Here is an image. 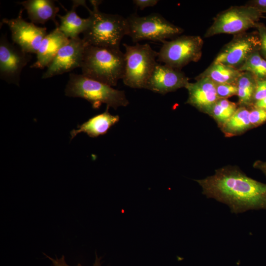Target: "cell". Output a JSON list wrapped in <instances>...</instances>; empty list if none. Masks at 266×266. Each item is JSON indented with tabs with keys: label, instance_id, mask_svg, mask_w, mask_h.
<instances>
[{
	"label": "cell",
	"instance_id": "5",
	"mask_svg": "<svg viewBox=\"0 0 266 266\" xmlns=\"http://www.w3.org/2000/svg\"><path fill=\"white\" fill-rule=\"evenodd\" d=\"M125 48V70L123 81L133 89H145L156 65L158 52L148 43L134 45L123 44Z\"/></svg>",
	"mask_w": 266,
	"mask_h": 266
},
{
	"label": "cell",
	"instance_id": "4",
	"mask_svg": "<svg viewBox=\"0 0 266 266\" xmlns=\"http://www.w3.org/2000/svg\"><path fill=\"white\" fill-rule=\"evenodd\" d=\"M65 92L66 96L86 100L94 108H99L102 103L115 109L129 104L124 91L114 89L82 74H69Z\"/></svg>",
	"mask_w": 266,
	"mask_h": 266
},
{
	"label": "cell",
	"instance_id": "13",
	"mask_svg": "<svg viewBox=\"0 0 266 266\" xmlns=\"http://www.w3.org/2000/svg\"><path fill=\"white\" fill-rule=\"evenodd\" d=\"M189 80L181 70L157 63L145 89L165 95L182 88H185L189 82Z\"/></svg>",
	"mask_w": 266,
	"mask_h": 266
},
{
	"label": "cell",
	"instance_id": "9",
	"mask_svg": "<svg viewBox=\"0 0 266 266\" xmlns=\"http://www.w3.org/2000/svg\"><path fill=\"white\" fill-rule=\"evenodd\" d=\"M260 42L257 32H247L233 35L213 60L238 70L255 52L259 51Z\"/></svg>",
	"mask_w": 266,
	"mask_h": 266
},
{
	"label": "cell",
	"instance_id": "17",
	"mask_svg": "<svg viewBox=\"0 0 266 266\" xmlns=\"http://www.w3.org/2000/svg\"><path fill=\"white\" fill-rule=\"evenodd\" d=\"M26 10L28 18L33 24H44L49 20L59 26L56 20L59 8L51 0H27L20 2Z\"/></svg>",
	"mask_w": 266,
	"mask_h": 266
},
{
	"label": "cell",
	"instance_id": "32",
	"mask_svg": "<svg viewBox=\"0 0 266 266\" xmlns=\"http://www.w3.org/2000/svg\"><path fill=\"white\" fill-rule=\"evenodd\" d=\"M252 106L261 108L266 110V98L255 102Z\"/></svg>",
	"mask_w": 266,
	"mask_h": 266
},
{
	"label": "cell",
	"instance_id": "23",
	"mask_svg": "<svg viewBox=\"0 0 266 266\" xmlns=\"http://www.w3.org/2000/svg\"><path fill=\"white\" fill-rule=\"evenodd\" d=\"M252 73L257 79L266 78V60L259 51L253 53L238 69Z\"/></svg>",
	"mask_w": 266,
	"mask_h": 266
},
{
	"label": "cell",
	"instance_id": "28",
	"mask_svg": "<svg viewBox=\"0 0 266 266\" xmlns=\"http://www.w3.org/2000/svg\"><path fill=\"white\" fill-rule=\"evenodd\" d=\"M46 257L49 259L51 262L52 266H70L66 263L65 256L63 255L60 258L56 257L55 259L52 258L49 256L44 254ZM101 257H99L96 253L95 260L92 266H102L101 262ZM75 266H83L80 264H78Z\"/></svg>",
	"mask_w": 266,
	"mask_h": 266
},
{
	"label": "cell",
	"instance_id": "31",
	"mask_svg": "<svg viewBox=\"0 0 266 266\" xmlns=\"http://www.w3.org/2000/svg\"><path fill=\"white\" fill-rule=\"evenodd\" d=\"M253 167L260 170L266 176V161H256L253 165Z\"/></svg>",
	"mask_w": 266,
	"mask_h": 266
},
{
	"label": "cell",
	"instance_id": "11",
	"mask_svg": "<svg viewBox=\"0 0 266 266\" xmlns=\"http://www.w3.org/2000/svg\"><path fill=\"white\" fill-rule=\"evenodd\" d=\"M31 59L30 54L10 43L6 35L1 34L0 38L1 79L19 85L21 71Z\"/></svg>",
	"mask_w": 266,
	"mask_h": 266
},
{
	"label": "cell",
	"instance_id": "10",
	"mask_svg": "<svg viewBox=\"0 0 266 266\" xmlns=\"http://www.w3.org/2000/svg\"><path fill=\"white\" fill-rule=\"evenodd\" d=\"M87 45L79 37L69 39L48 65L42 78H51L80 67Z\"/></svg>",
	"mask_w": 266,
	"mask_h": 266
},
{
	"label": "cell",
	"instance_id": "15",
	"mask_svg": "<svg viewBox=\"0 0 266 266\" xmlns=\"http://www.w3.org/2000/svg\"><path fill=\"white\" fill-rule=\"evenodd\" d=\"M68 40L56 27L43 39L36 53V60L30 67L43 69L47 67L60 48Z\"/></svg>",
	"mask_w": 266,
	"mask_h": 266
},
{
	"label": "cell",
	"instance_id": "24",
	"mask_svg": "<svg viewBox=\"0 0 266 266\" xmlns=\"http://www.w3.org/2000/svg\"><path fill=\"white\" fill-rule=\"evenodd\" d=\"M249 120L253 129L263 125L266 122V110L251 106L249 107Z\"/></svg>",
	"mask_w": 266,
	"mask_h": 266
},
{
	"label": "cell",
	"instance_id": "25",
	"mask_svg": "<svg viewBox=\"0 0 266 266\" xmlns=\"http://www.w3.org/2000/svg\"><path fill=\"white\" fill-rule=\"evenodd\" d=\"M215 86L219 99H228L229 98L237 95L236 84H217Z\"/></svg>",
	"mask_w": 266,
	"mask_h": 266
},
{
	"label": "cell",
	"instance_id": "27",
	"mask_svg": "<svg viewBox=\"0 0 266 266\" xmlns=\"http://www.w3.org/2000/svg\"><path fill=\"white\" fill-rule=\"evenodd\" d=\"M256 87L254 97L253 104L259 100L266 98V78L263 79L256 78Z\"/></svg>",
	"mask_w": 266,
	"mask_h": 266
},
{
	"label": "cell",
	"instance_id": "22",
	"mask_svg": "<svg viewBox=\"0 0 266 266\" xmlns=\"http://www.w3.org/2000/svg\"><path fill=\"white\" fill-rule=\"evenodd\" d=\"M237 103L226 99H219L213 106L209 116L220 129L233 115L237 109Z\"/></svg>",
	"mask_w": 266,
	"mask_h": 266
},
{
	"label": "cell",
	"instance_id": "18",
	"mask_svg": "<svg viewBox=\"0 0 266 266\" xmlns=\"http://www.w3.org/2000/svg\"><path fill=\"white\" fill-rule=\"evenodd\" d=\"M85 0H73V5L70 10L63 16L58 15L60 19L59 30L68 39L79 37V34L83 33L91 22V18L79 17L76 12V8L79 5L84 6Z\"/></svg>",
	"mask_w": 266,
	"mask_h": 266
},
{
	"label": "cell",
	"instance_id": "8",
	"mask_svg": "<svg viewBox=\"0 0 266 266\" xmlns=\"http://www.w3.org/2000/svg\"><path fill=\"white\" fill-rule=\"evenodd\" d=\"M203 45V40L199 35H179L163 42L158 52V60L181 70L190 63L201 59Z\"/></svg>",
	"mask_w": 266,
	"mask_h": 266
},
{
	"label": "cell",
	"instance_id": "20",
	"mask_svg": "<svg viewBox=\"0 0 266 266\" xmlns=\"http://www.w3.org/2000/svg\"><path fill=\"white\" fill-rule=\"evenodd\" d=\"M252 129L249 120V107L238 106L220 130L226 137H229L240 135Z\"/></svg>",
	"mask_w": 266,
	"mask_h": 266
},
{
	"label": "cell",
	"instance_id": "19",
	"mask_svg": "<svg viewBox=\"0 0 266 266\" xmlns=\"http://www.w3.org/2000/svg\"><path fill=\"white\" fill-rule=\"evenodd\" d=\"M241 72L233 67L213 61L203 71L195 78H208L215 84H236Z\"/></svg>",
	"mask_w": 266,
	"mask_h": 266
},
{
	"label": "cell",
	"instance_id": "1",
	"mask_svg": "<svg viewBox=\"0 0 266 266\" xmlns=\"http://www.w3.org/2000/svg\"><path fill=\"white\" fill-rule=\"evenodd\" d=\"M195 181L203 195L226 204L233 214L266 209V184L248 176L236 166H224Z\"/></svg>",
	"mask_w": 266,
	"mask_h": 266
},
{
	"label": "cell",
	"instance_id": "3",
	"mask_svg": "<svg viewBox=\"0 0 266 266\" xmlns=\"http://www.w3.org/2000/svg\"><path fill=\"white\" fill-rule=\"evenodd\" d=\"M93 9L85 7L90 13L91 22L83 33L82 39L87 45L120 49L121 41L127 35V19L119 14L100 12L98 8L100 1L90 0Z\"/></svg>",
	"mask_w": 266,
	"mask_h": 266
},
{
	"label": "cell",
	"instance_id": "30",
	"mask_svg": "<svg viewBox=\"0 0 266 266\" xmlns=\"http://www.w3.org/2000/svg\"><path fill=\"white\" fill-rule=\"evenodd\" d=\"M133 3L140 10H143L146 7H152L157 4L158 0H133Z\"/></svg>",
	"mask_w": 266,
	"mask_h": 266
},
{
	"label": "cell",
	"instance_id": "12",
	"mask_svg": "<svg viewBox=\"0 0 266 266\" xmlns=\"http://www.w3.org/2000/svg\"><path fill=\"white\" fill-rule=\"evenodd\" d=\"M2 22L8 26L13 43L28 54H36L43 39L47 34L46 28L26 21L22 18V11L17 18H4Z\"/></svg>",
	"mask_w": 266,
	"mask_h": 266
},
{
	"label": "cell",
	"instance_id": "29",
	"mask_svg": "<svg viewBox=\"0 0 266 266\" xmlns=\"http://www.w3.org/2000/svg\"><path fill=\"white\" fill-rule=\"evenodd\" d=\"M246 4L254 7L263 14L266 13V0H250Z\"/></svg>",
	"mask_w": 266,
	"mask_h": 266
},
{
	"label": "cell",
	"instance_id": "16",
	"mask_svg": "<svg viewBox=\"0 0 266 266\" xmlns=\"http://www.w3.org/2000/svg\"><path fill=\"white\" fill-rule=\"evenodd\" d=\"M109 108L107 106L104 112L92 117L86 122L78 125L77 129L72 130L70 132V140L81 133H85L91 137H96L106 133L120 119L118 115H111L108 111Z\"/></svg>",
	"mask_w": 266,
	"mask_h": 266
},
{
	"label": "cell",
	"instance_id": "14",
	"mask_svg": "<svg viewBox=\"0 0 266 266\" xmlns=\"http://www.w3.org/2000/svg\"><path fill=\"white\" fill-rule=\"evenodd\" d=\"M195 79L196 82H189L185 88L188 93L186 103L209 115L213 106L219 99L215 84L206 77Z\"/></svg>",
	"mask_w": 266,
	"mask_h": 266
},
{
	"label": "cell",
	"instance_id": "2",
	"mask_svg": "<svg viewBox=\"0 0 266 266\" xmlns=\"http://www.w3.org/2000/svg\"><path fill=\"white\" fill-rule=\"evenodd\" d=\"M125 65L120 49L87 45L80 67L84 76L112 87L123 79Z\"/></svg>",
	"mask_w": 266,
	"mask_h": 266
},
{
	"label": "cell",
	"instance_id": "6",
	"mask_svg": "<svg viewBox=\"0 0 266 266\" xmlns=\"http://www.w3.org/2000/svg\"><path fill=\"white\" fill-rule=\"evenodd\" d=\"M127 19V35L134 42L149 40L163 42L166 39H173L183 32L182 28L167 21L159 13H153L145 16L135 13Z\"/></svg>",
	"mask_w": 266,
	"mask_h": 266
},
{
	"label": "cell",
	"instance_id": "7",
	"mask_svg": "<svg viewBox=\"0 0 266 266\" xmlns=\"http://www.w3.org/2000/svg\"><path fill=\"white\" fill-rule=\"evenodd\" d=\"M263 14L253 6H232L219 12L204 36L210 37L219 34L235 35L256 28Z\"/></svg>",
	"mask_w": 266,
	"mask_h": 266
},
{
	"label": "cell",
	"instance_id": "26",
	"mask_svg": "<svg viewBox=\"0 0 266 266\" xmlns=\"http://www.w3.org/2000/svg\"><path fill=\"white\" fill-rule=\"evenodd\" d=\"M256 29L257 30L260 42L259 52L261 55L266 60V26L259 22Z\"/></svg>",
	"mask_w": 266,
	"mask_h": 266
},
{
	"label": "cell",
	"instance_id": "21",
	"mask_svg": "<svg viewBox=\"0 0 266 266\" xmlns=\"http://www.w3.org/2000/svg\"><path fill=\"white\" fill-rule=\"evenodd\" d=\"M256 78L251 73L241 71L237 82V104L239 106L250 107L253 104L256 87Z\"/></svg>",
	"mask_w": 266,
	"mask_h": 266
}]
</instances>
